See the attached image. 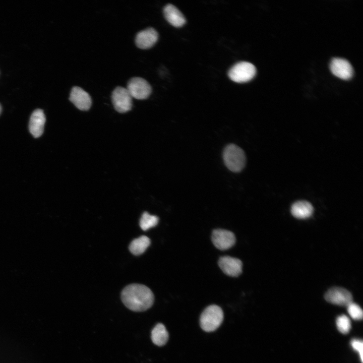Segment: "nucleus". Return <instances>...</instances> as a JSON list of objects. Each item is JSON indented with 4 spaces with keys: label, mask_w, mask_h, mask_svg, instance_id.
<instances>
[{
    "label": "nucleus",
    "mask_w": 363,
    "mask_h": 363,
    "mask_svg": "<svg viewBox=\"0 0 363 363\" xmlns=\"http://www.w3.org/2000/svg\"><path fill=\"white\" fill-rule=\"evenodd\" d=\"M112 102L115 109L119 113H125L132 107V97L127 88L117 87L111 95Z\"/></svg>",
    "instance_id": "nucleus-5"
},
{
    "label": "nucleus",
    "mask_w": 363,
    "mask_h": 363,
    "mask_svg": "<svg viewBox=\"0 0 363 363\" xmlns=\"http://www.w3.org/2000/svg\"><path fill=\"white\" fill-rule=\"evenodd\" d=\"M256 74V67L252 64L247 62H240L236 63L230 69L228 75L233 82L241 83L251 80Z\"/></svg>",
    "instance_id": "nucleus-4"
},
{
    "label": "nucleus",
    "mask_w": 363,
    "mask_h": 363,
    "mask_svg": "<svg viewBox=\"0 0 363 363\" xmlns=\"http://www.w3.org/2000/svg\"><path fill=\"white\" fill-rule=\"evenodd\" d=\"M336 323L338 331L344 334H347L351 327L350 319L344 315L338 317Z\"/></svg>",
    "instance_id": "nucleus-19"
},
{
    "label": "nucleus",
    "mask_w": 363,
    "mask_h": 363,
    "mask_svg": "<svg viewBox=\"0 0 363 363\" xmlns=\"http://www.w3.org/2000/svg\"><path fill=\"white\" fill-rule=\"evenodd\" d=\"M45 120V115L41 109H35L31 114L29 123V130L34 138H38L42 135Z\"/></svg>",
    "instance_id": "nucleus-13"
},
{
    "label": "nucleus",
    "mask_w": 363,
    "mask_h": 363,
    "mask_svg": "<svg viewBox=\"0 0 363 363\" xmlns=\"http://www.w3.org/2000/svg\"><path fill=\"white\" fill-rule=\"evenodd\" d=\"M159 218L157 216L152 215L147 212H144L139 222L140 226L143 230L155 226L158 222Z\"/></svg>",
    "instance_id": "nucleus-18"
},
{
    "label": "nucleus",
    "mask_w": 363,
    "mask_h": 363,
    "mask_svg": "<svg viewBox=\"0 0 363 363\" xmlns=\"http://www.w3.org/2000/svg\"><path fill=\"white\" fill-rule=\"evenodd\" d=\"M224 163L226 167L233 172H239L246 164V156L244 151L234 144L227 145L223 154Z\"/></svg>",
    "instance_id": "nucleus-3"
},
{
    "label": "nucleus",
    "mask_w": 363,
    "mask_h": 363,
    "mask_svg": "<svg viewBox=\"0 0 363 363\" xmlns=\"http://www.w3.org/2000/svg\"><path fill=\"white\" fill-rule=\"evenodd\" d=\"M347 311L350 317L354 320H360L362 318V311L357 304L352 302L347 307Z\"/></svg>",
    "instance_id": "nucleus-20"
},
{
    "label": "nucleus",
    "mask_w": 363,
    "mask_h": 363,
    "mask_svg": "<svg viewBox=\"0 0 363 363\" xmlns=\"http://www.w3.org/2000/svg\"><path fill=\"white\" fill-rule=\"evenodd\" d=\"M330 68L331 72L336 77L343 80H349L353 76V71L348 60L341 58L332 59Z\"/></svg>",
    "instance_id": "nucleus-9"
},
{
    "label": "nucleus",
    "mask_w": 363,
    "mask_h": 363,
    "mask_svg": "<svg viewBox=\"0 0 363 363\" xmlns=\"http://www.w3.org/2000/svg\"><path fill=\"white\" fill-rule=\"evenodd\" d=\"M223 319V312L220 307L213 305L207 307L202 312L200 319L202 329L206 332L216 330Z\"/></svg>",
    "instance_id": "nucleus-2"
},
{
    "label": "nucleus",
    "mask_w": 363,
    "mask_h": 363,
    "mask_svg": "<svg viewBox=\"0 0 363 363\" xmlns=\"http://www.w3.org/2000/svg\"><path fill=\"white\" fill-rule=\"evenodd\" d=\"M2 106H1V105L0 104V114H1V112H2Z\"/></svg>",
    "instance_id": "nucleus-22"
},
{
    "label": "nucleus",
    "mask_w": 363,
    "mask_h": 363,
    "mask_svg": "<svg viewBox=\"0 0 363 363\" xmlns=\"http://www.w3.org/2000/svg\"><path fill=\"white\" fill-rule=\"evenodd\" d=\"M69 99L77 108L83 111L89 110L92 104L90 95L78 86L72 88Z\"/></svg>",
    "instance_id": "nucleus-11"
},
{
    "label": "nucleus",
    "mask_w": 363,
    "mask_h": 363,
    "mask_svg": "<svg viewBox=\"0 0 363 363\" xmlns=\"http://www.w3.org/2000/svg\"><path fill=\"white\" fill-rule=\"evenodd\" d=\"M350 344L351 345L352 347L353 348V349L355 351H356L360 358L361 362H363V357H362V347H363V343L361 340L357 339H352Z\"/></svg>",
    "instance_id": "nucleus-21"
},
{
    "label": "nucleus",
    "mask_w": 363,
    "mask_h": 363,
    "mask_svg": "<svg viewBox=\"0 0 363 363\" xmlns=\"http://www.w3.org/2000/svg\"><path fill=\"white\" fill-rule=\"evenodd\" d=\"M313 210L312 204L306 201H297L294 203L291 208L292 215L298 219H306L310 217Z\"/></svg>",
    "instance_id": "nucleus-15"
},
{
    "label": "nucleus",
    "mask_w": 363,
    "mask_h": 363,
    "mask_svg": "<svg viewBox=\"0 0 363 363\" xmlns=\"http://www.w3.org/2000/svg\"><path fill=\"white\" fill-rule=\"evenodd\" d=\"M151 339L154 344L159 346L166 344L168 339V333L162 324H157L153 329Z\"/></svg>",
    "instance_id": "nucleus-16"
},
{
    "label": "nucleus",
    "mask_w": 363,
    "mask_h": 363,
    "mask_svg": "<svg viewBox=\"0 0 363 363\" xmlns=\"http://www.w3.org/2000/svg\"><path fill=\"white\" fill-rule=\"evenodd\" d=\"M158 38L157 32L150 27L138 33L135 38V43L141 49H148L156 43Z\"/></svg>",
    "instance_id": "nucleus-12"
},
{
    "label": "nucleus",
    "mask_w": 363,
    "mask_h": 363,
    "mask_svg": "<svg viewBox=\"0 0 363 363\" xmlns=\"http://www.w3.org/2000/svg\"><path fill=\"white\" fill-rule=\"evenodd\" d=\"M163 13L166 20L174 27H180L186 22L183 14L172 4H167L164 7Z\"/></svg>",
    "instance_id": "nucleus-14"
},
{
    "label": "nucleus",
    "mask_w": 363,
    "mask_h": 363,
    "mask_svg": "<svg viewBox=\"0 0 363 363\" xmlns=\"http://www.w3.org/2000/svg\"><path fill=\"white\" fill-rule=\"evenodd\" d=\"M127 89L132 98L140 100L147 99L152 91L148 82L140 77L131 78L128 82Z\"/></svg>",
    "instance_id": "nucleus-6"
},
{
    "label": "nucleus",
    "mask_w": 363,
    "mask_h": 363,
    "mask_svg": "<svg viewBox=\"0 0 363 363\" xmlns=\"http://www.w3.org/2000/svg\"><path fill=\"white\" fill-rule=\"evenodd\" d=\"M211 239L215 247L220 250L229 249L235 243V237L233 233L223 229L214 230Z\"/></svg>",
    "instance_id": "nucleus-8"
},
{
    "label": "nucleus",
    "mask_w": 363,
    "mask_h": 363,
    "mask_svg": "<svg viewBox=\"0 0 363 363\" xmlns=\"http://www.w3.org/2000/svg\"><path fill=\"white\" fill-rule=\"evenodd\" d=\"M328 302L342 307H347L352 302V296L347 290L341 287H333L325 294Z\"/></svg>",
    "instance_id": "nucleus-7"
},
{
    "label": "nucleus",
    "mask_w": 363,
    "mask_h": 363,
    "mask_svg": "<svg viewBox=\"0 0 363 363\" xmlns=\"http://www.w3.org/2000/svg\"><path fill=\"white\" fill-rule=\"evenodd\" d=\"M218 265L222 271L229 276L237 277L242 272V262L236 258L221 257L218 260Z\"/></svg>",
    "instance_id": "nucleus-10"
},
{
    "label": "nucleus",
    "mask_w": 363,
    "mask_h": 363,
    "mask_svg": "<svg viewBox=\"0 0 363 363\" xmlns=\"http://www.w3.org/2000/svg\"><path fill=\"white\" fill-rule=\"evenodd\" d=\"M150 239L146 236L142 235L134 239L129 245V250L134 255L143 254L150 245Z\"/></svg>",
    "instance_id": "nucleus-17"
},
{
    "label": "nucleus",
    "mask_w": 363,
    "mask_h": 363,
    "mask_svg": "<svg viewBox=\"0 0 363 363\" xmlns=\"http://www.w3.org/2000/svg\"><path fill=\"white\" fill-rule=\"evenodd\" d=\"M121 298L129 309L135 312H142L149 309L154 302V295L146 286L131 284L122 290Z\"/></svg>",
    "instance_id": "nucleus-1"
}]
</instances>
